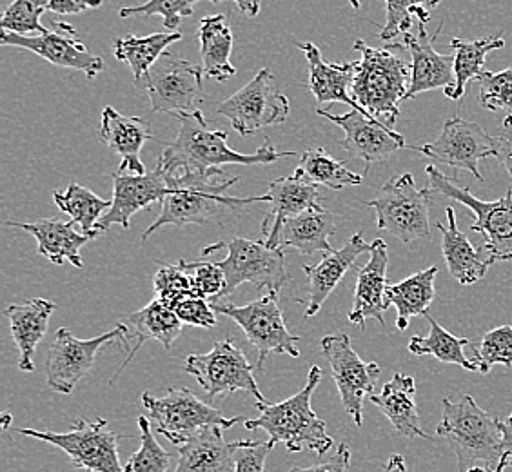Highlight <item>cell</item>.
I'll return each mask as SVG.
<instances>
[{
	"label": "cell",
	"instance_id": "cell-1",
	"mask_svg": "<svg viewBox=\"0 0 512 472\" xmlns=\"http://www.w3.org/2000/svg\"><path fill=\"white\" fill-rule=\"evenodd\" d=\"M178 137L158 157L157 171L166 180L206 175L211 169H220L227 164L235 166H258L273 164L276 160L289 158L295 151H276L266 140L255 153H238L227 146L226 131H211L206 118L198 109L191 115H180Z\"/></svg>",
	"mask_w": 512,
	"mask_h": 472
},
{
	"label": "cell",
	"instance_id": "cell-2",
	"mask_svg": "<svg viewBox=\"0 0 512 472\" xmlns=\"http://www.w3.org/2000/svg\"><path fill=\"white\" fill-rule=\"evenodd\" d=\"M240 178H226L222 169H211L206 175L166 180L171 193L162 200L157 220L144 231L142 240L157 233L160 227L186 226V224H217L224 211H240L256 202H271L269 195L262 197H227L226 191L235 186Z\"/></svg>",
	"mask_w": 512,
	"mask_h": 472
},
{
	"label": "cell",
	"instance_id": "cell-3",
	"mask_svg": "<svg viewBox=\"0 0 512 472\" xmlns=\"http://www.w3.org/2000/svg\"><path fill=\"white\" fill-rule=\"evenodd\" d=\"M322 376V369L313 365L304 389L295 396L280 404L256 402L260 416L255 420H246L244 427L247 431L262 429L275 445L284 443L289 453H302L304 449L318 456L329 453L335 447V440L327 433L324 420L311 407V396L322 382Z\"/></svg>",
	"mask_w": 512,
	"mask_h": 472
},
{
	"label": "cell",
	"instance_id": "cell-4",
	"mask_svg": "<svg viewBox=\"0 0 512 472\" xmlns=\"http://www.w3.org/2000/svg\"><path fill=\"white\" fill-rule=\"evenodd\" d=\"M355 51L362 55L356 66L351 95L360 108L394 129L400 117V104L411 82V66L394 53L391 46L371 48L364 40H356Z\"/></svg>",
	"mask_w": 512,
	"mask_h": 472
},
{
	"label": "cell",
	"instance_id": "cell-5",
	"mask_svg": "<svg viewBox=\"0 0 512 472\" xmlns=\"http://www.w3.org/2000/svg\"><path fill=\"white\" fill-rule=\"evenodd\" d=\"M442 407L444 414L436 433L451 445L460 472L473 467L496 471L502 456L500 420L483 411L471 394H465L458 402L444 398Z\"/></svg>",
	"mask_w": 512,
	"mask_h": 472
},
{
	"label": "cell",
	"instance_id": "cell-6",
	"mask_svg": "<svg viewBox=\"0 0 512 472\" xmlns=\"http://www.w3.org/2000/svg\"><path fill=\"white\" fill-rule=\"evenodd\" d=\"M425 173L429 177V191L434 198H451L473 211L476 222L471 229L485 236L480 249L489 258L491 266L496 262L512 260V187L507 189L505 197L494 202H483L474 197L469 189L456 186L453 178L447 177L436 166H427Z\"/></svg>",
	"mask_w": 512,
	"mask_h": 472
},
{
	"label": "cell",
	"instance_id": "cell-7",
	"mask_svg": "<svg viewBox=\"0 0 512 472\" xmlns=\"http://www.w3.org/2000/svg\"><path fill=\"white\" fill-rule=\"evenodd\" d=\"M218 249H227L226 258L217 262L226 275L224 296L231 295L244 284L267 289V293H280V289L289 282L284 249H271L264 240L255 242L242 236H233L224 242L204 247L202 256H209Z\"/></svg>",
	"mask_w": 512,
	"mask_h": 472
},
{
	"label": "cell",
	"instance_id": "cell-8",
	"mask_svg": "<svg viewBox=\"0 0 512 472\" xmlns=\"http://www.w3.org/2000/svg\"><path fill=\"white\" fill-rule=\"evenodd\" d=\"M140 400L146 409V418L175 447L211 425L231 429L238 422H246L242 416L224 418L220 409L200 400L186 387H171L164 396L144 393Z\"/></svg>",
	"mask_w": 512,
	"mask_h": 472
},
{
	"label": "cell",
	"instance_id": "cell-9",
	"mask_svg": "<svg viewBox=\"0 0 512 472\" xmlns=\"http://www.w3.org/2000/svg\"><path fill=\"white\" fill-rule=\"evenodd\" d=\"M429 187L418 189L411 173L393 177L385 182L373 200L365 206L376 211V226L402 242H413L431 236L429 209L433 204Z\"/></svg>",
	"mask_w": 512,
	"mask_h": 472
},
{
	"label": "cell",
	"instance_id": "cell-10",
	"mask_svg": "<svg viewBox=\"0 0 512 472\" xmlns=\"http://www.w3.org/2000/svg\"><path fill=\"white\" fill-rule=\"evenodd\" d=\"M211 307L215 313L231 318L244 331L258 353L256 371H264V362L269 354H287L293 358L300 356V349L296 345L300 338L287 329L278 293H267L247 305L211 304Z\"/></svg>",
	"mask_w": 512,
	"mask_h": 472
},
{
	"label": "cell",
	"instance_id": "cell-11",
	"mask_svg": "<svg viewBox=\"0 0 512 472\" xmlns=\"http://www.w3.org/2000/svg\"><path fill=\"white\" fill-rule=\"evenodd\" d=\"M184 369L197 380L207 400L244 391L256 402H267L256 384L255 365L231 338L217 342L209 353L189 354Z\"/></svg>",
	"mask_w": 512,
	"mask_h": 472
},
{
	"label": "cell",
	"instance_id": "cell-12",
	"mask_svg": "<svg viewBox=\"0 0 512 472\" xmlns=\"http://www.w3.org/2000/svg\"><path fill=\"white\" fill-rule=\"evenodd\" d=\"M20 434L51 443L68 454L69 460L88 472H126L119 460V434L109 429L104 418L88 422L84 418L75 420L68 433L17 429Z\"/></svg>",
	"mask_w": 512,
	"mask_h": 472
},
{
	"label": "cell",
	"instance_id": "cell-13",
	"mask_svg": "<svg viewBox=\"0 0 512 472\" xmlns=\"http://www.w3.org/2000/svg\"><path fill=\"white\" fill-rule=\"evenodd\" d=\"M138 88L148 89L155 113L191 115L204 100V69L166 51Z\"/></svg>",
	"mask_w": 512,
	"mask_h": 472
},
{
	"label": "cell",
	"instance_id": "cell-14",
	"mask_svg": "<svg viewBox=\"0 0 512 472\" xmlns=\"http://www.w3.org/2000/svg\"><path fill=\"white\" fill-rule=\"evenodd\" d=\"M128 338L129 327L124 324L117 325L106 335L91 340H80L68 327H60L48 351L46 382L55 393H73L80 380H84L91 373L100 349L117 340L129 351Z\"/></svg>",
	"mask_w": 512,
	"mask_h": 472
},
{
	"label": "cell",
	"instance_id": "cell-15",
	"mask_svg": "<svg viewBox=\"0 0 512 472\" xmlns=\"http://www.w3.org/2000/svg\"><path fill=\"white\" fill-rule=\"evenodd\" d=\"M273 80L271 69H260L255 79L218 104V115L226 117L242 137H249L258 129L284 124L291 106L286 95L275 88Z\"/></svg>",
	"mask_w": 512,
	"mask_h": 472
},
{
	"label": "cell",
	"instance_id": "cell-16",
	"mask_svg": "<svg viewBox=\"0 0 512 472\" xmlns=\"http://www.w3.org/2000/svg\"><path fill=\"white\" fill-rule=\"evenodd\" d=\"M320 351L331 365L345 413L353 418L356 427H362L365 398L375 394V385L382 373L380 365L364 362L345 333L324 336L320 340Z\"/></svg>",
	"mask_w": 512,
	"mask_h": 472
},
{
	"label": "cell",
	"instance_id": "cell-17",
	"mask_svg": "<svg viewBox=\"0 0 512 472\" xmlns=\"http://www.w3.org/2000/svg\"><path fill=\"white\" fill-rule=\"evenodd\" d=\"M413 149L447 168L467 169L478 182H483L480 160L496 157L498 138L491 137L476 122L453 117L445 120L442 133L434 142Z\"/></svg>",
	"mask_w": 512,
	"mask_h": 472
},
{
	"label": "cell",
	"instance_id": "cell-18",
	"mask_svg": "<svg viewBox=\"0 0 512 472\" xmlns=\"http://www.w3.org/2000/svg\"><path fill=\"white\" fill-rule=\"evenodd\" d=\"M0 44L33 51L53 66L82 71L88 79H95L104 71V60L93 55L88 46L77 39V31L66 22H55L53 31L37 37H22L17 33L2 31Z\"/></svg>",
	"mask_w": 512,
	"mask_h": 472
},
{
	"label": "cell",
	"instance_id": "cell-19",
	"mask_svg": "<svg viewBox=\"0 0 512 472\" xmlns=\"http://www.w3.org/2000/svg\"><path fill=\"white\" fill-rule=\"evenodd\" d=\"M320 117L331 120L335 126L344 129V140L340 146L351 158H360L367 168L375 162L391 157L396 151L407 148L405 138L393 128L385 126L373 115L351 109L345 115H333L327 109H316Z\"/></svg>",
	"mask_w": 512,
	"mask_h": 472
},
{
	"label": "cell",
	"instance_id": "cell-20",
	"mask_svg": "<svg viewBox=\"0 0 512 472\" xmlns=\"http://www.w3.org/2000/svg\"><path fill=\"white\" fill-rule=\"evenodd\" d=\"M418 31L405 33L402 44L393 46L396 50H405L411 53V82L405 100L414 99L416 95L433 91V89H449L454 86V55H442L434 50V39L444 30V24L436 30L431 37L427 33V20H416Z\"/></svg>",
	"mask_w": 512,
	"mask_h": 472
},
{
	"label": "cell",
	"instance_id": "cell-21",
	"mask_svg": "<svg viewBox=\"0 0 512 472\" xmlns=\"http://www.w3.org/2000/svg\"><path fill=\"white\" fill-rule=\"evenodd\" d=\"M113 180V200L111 209L97 224V231L104 233L109 227L120 226L128 229L131 218L144 207L162 204V200L171 193L166 178L157 169L146 175H135L126 171L111 173Z\"/></svg>",
	"mask_w": 512,
	"mask_h": 472
},
{
	"label": "cell",
	"instance_id": "cell-22",
	"mask_svg": "<svg viewBox=\"0 0 512 472\" xmlns=\"http://www.w3.org/2000/svg\"><path fill=\"white\" fill-rule=\"evenodd\" d=\"M387 267H389V247L382 238H376L369 251V262L358 267L356 278L355 304L349 313V322L365 329L369 318L384 327V313L391 302L387 300Z\"/></svg>",
	"mask_w": 512,
	"mask_h": 472
},
{
	"label": "cell",
	"instance_id": "cell-23",
	"mask_svg": "<svg viewBox=\"0 0 512 472\" xmlns=\"http://www.w3.org/2000/svg\"><path fill=\"white\" fill-rule=\"evenodd\" d=\"M296 46L306 55L307 68H309L307 89L313 93L318 109H327L325 106L333 102H344L356 111L367 113L356 104L353 95L349 93V89L355 82L358 62L331 64V62H325L322 51L318 50L313 42H298Z\"/></svg>",
	"mask_w": 512,
	"mask_h": 472
},
{
	"label": "cell",
	"instance_id": "cell-24",
	"mask_svg": "<svg viewBox=\"0 0 512 472\" xmlns=\"http://www.w3.org/2000/svg\"><path fill=\"white\" fill-rule=\"evenodd\" d=\"M373 244H367L362 233L351 236L344 247L336 249L333 253H327L316 266H304L307 280H309V298H307L306 318L315 316L325 300L335 291L336 286L342 282L345 273L353 269L356 258L371 251Z\"/></svg>",
	"mask_w": 512,
	"mask_h": 472
},
{
	"label": "cell",
	"instance_id": "cell-25",
	"mask_svg": "<svg viewBox=\"0 0 512 472\" xmlns=\"http://www.w3.org/2000/svg\"><path fill=\"white\" fill-rule=\"evenodd\" d=\"M99 131L106 146L122 158L120 171L146 175V168L140 160V151L149 138H153L146 118L126 117L120 115L117 109L108 106L102 109Z\"/></svg>",
	"mask_w": 512,
	"mask_h": 472
},
{
	"label": "cell",
	"instance_id": "cell-26",
	"mask_svg": "<svg viewBox=\"0 0 512 472\" xmlns=\"http://www.w3.org/2000/svg\"><path fill=\"white\" fill-rule=\"evenodd\" d=\"M267 195L271 198V211L262 222V236L267 247L278 249L276 242L282 226L289 218L296 217L311 207L320 206V193L315 184L291 175L271 182Z\"/></svg>",
	"mask_w": 512,
	"mask_h": 472
},
{
	"label": "cell",
	"instance_id": "cell-27",
	"mask_svg": "<svg viewBox=\"0 0 512 472\" xmlns=\"http://www.w3.org/2000/svg\"><path fill=\"white\" fill-rule=\"evenodd\" d=\"M6 226L19 227L35 236L39 244V255L48 258L53 264L62 266L64 262H69L77 269L84 266L80 258V247L86 246L89 240L99 236V233H79L75 229V222H62L59 218H42L39 222L31 224L6 222Z\"/></svg>",
	"mask_w": 512,
	"mask_h": 472
},
{
	"label": "cell",
	"instance_id": "cell-28",
	"mask_svg": "<svg viewBox=\"0 0 512 472\" xmlns=\"http://www.w3.org/2000/svg\"><path fill=\"white\" fill-rule=\"evenodd\" d=\"M338 231V217L322 206L311 207L289 218L278 233V249H296L300 255L333 253L329 238Z\"/></svg>",
	"mask_w": 512,
	"mask_h": 472
},
{
	"label": "cell",
	"instance_id": "cell-29",
	"mask_svg": "<svg viewBox=\"0 0 512 472\" xmlns=\"http://www.w3.org/2000/svg\"><path fill=\"white\" fill-rule=\"evenodd\" d=\"M57 305L44 298H31L22 304H13L4 311L11 325V335L19 347V369L24 373L35 371V351L48 333L50 318Z\"/></svg>",
	"mask_w": 512,
	"mask_h": 472
},
{
	"label": "cell",
	"instance_id": "cell-30",
	"mask_svg": "<svg viewBox=\"0 0 512 472\" xmlns=\"http://www.w3.org/2000/svg\"><path fill=\"white\" fill-rule=\"evenodd\" d=\"M224 427L211 425L177 445L175 472H235L233 443L224 440Z\"/></svg>",
	"mask_w": 512,
	"mask_h": 472
},
{
	"label": "cell",
	"instance_id": "cell-31",
	"mask_svg": "<svg viewBox=\"0 0 512 472\" xmlns=\"http://www.w3.org/2000/svg\"><path fill=\"white\" fill-rule=\"evenodd\" d=\"M447 224L438 222L436 227L442 233V253L449 273L458 284L473 286L487 275L491 262L482 249H476L471 240L463 235L456 224V213L453 207L445 209Z\"/></svg>",
	"mask_w": 512,
	"mask_h": 472
},
{
	"label": "cell",
	"instance_id": "cell-32",
	"mask_svg": "<svg viewBox=\"0 0 512 472\" xmlns=\"http://www.w3.org/2000/svg\"><path fill=\"white\" fill-rule=\"evenodd\" d=\"M414 396L416 384L413 376L394 373L393 378L384 385L382 393L373 394L369 400L387 416L396 433L405 438H425L433 442V438L420 425V414Z\"/></svg>",
	"mask_w": 512,
	"mask_h": 472
},
{
	"label": "cell",
	"instance_id": "cell-33",
	"mask_svg": "<svg viewBox=\"0 0 512 472\" xmlns=\"http://www.w3.org/2000/svg\"><path fill=\"white\" fill-rule=\"evenodd\" d=\"M126 322L133 327L131 338L135 340V345L129 349L124 364L120 365L119 371L109 380V385L115 384V380L126 369V365L133 360V356L137 354L142 345L149 342V340H157L166 349H169L182 333V325H184L169 305L162 304L158 300H153L146 307H142L135 313L126 316Z\"/></svg>",
	"mask_w": 512,
	"mask_h": 472
},
{
	"label": "cell",
	"instance_id": "cell-34",
	"mask_svg": "<svg viewBox=\"0 0 512 472\" xmlns=\"http://www.w3.org/2000/svg\"><path fill=\"white\" fill-rule=\"evenodd\" d=\"M200 57L204 75L218 82H227L237 75L235 66H231L233 50V31L224 15H209L200 22L198 28Z\"/></svg>",
	"mask_w": 512,
	"mask_h": 472
},
{
	"label": "cell",
	"instance_id": "cell-35",
	"mask_svg": "<svg viewBox=\"0 0 512 472\" xmlns=\"http://www.w3.org/2000/svg\"><path fill=\"white\" fill-rule=\"evenodd\" d=\"M438 276V266H431L405 278L398 284H389L387 300L396 307V329L405 331L414 316H425L433 304L434 280Z\"/></svg>",
	"mask_w": 512,
	"mask_h": 472
},
{
	"label": "cell",
	"instance_id": "cell-36",
	"mask_svg": "<svg viewBox=\"0 0 512 472\" xmlns=\"http://www.w3.org/2000/svg\"><path fill=\"white\" fill-rule=\"evenodd\" d=\"M178 40H182L180 31L153 33L148 37L128 35V37H120L113 42V55H115V59L128 64L135 84L140 86L144 77L148 75L149 69L153 68L169 46Z\"/></svg>",
	"mask_w": 512,
	"mask_h": 472
},
{
	"label": "cell",
	"instance_id": "cell-37",
	"mask_svg": "<svg viewBox=\"0 0 512 472\" xmlns=\"http://www.w3.org/2000/svg\"><path fill=\"white\" fill-rule=\"evenodd\" d=\"M503 46L505 40L502 33L498 37H483L478 40H451V48L454 50V86L444 89L445 97L451 100L463 99L467 86L480 77L485 57L491 51L502 50Z\"/></svg>",
	"mask_w": 512,
	"mask_h": 472
},
{
	"label": "cell",
	"instance_id": "cell-38",
	"mask_svg": "<svg viewBox=\"0 0 512 472\" xmlns=\"http://www.w3.org/2000/svg\"><path fill=\"white\" fill-rule=\"evenodd\" d=\"M293 175L304 182L329 187L333 191H340L347 186H360L364 182V175L351 171L345 166V162L336 160L324 148L304 151Z\"/></svg>",
	"mask_w": 512,
	"mask_h": 472
},
{
	"label": "cell",
	"instance_id": "cell-39",
	"mask_svg": "<svg viewBox=\"0 0 512 472\" xmlns=\"http://www.w3.org/2000/svg\"><path fill=\"white\" fill-rule=\"evenodd\" d=\"M425 320L431 325V331L427 336H413L407 345L409 353L414 356H433L444 364L460 365L465 371L478 373V365L465 354V347L471 345V340L451 335L429 313L425 315Z\"/></svg>",
	"mask_w": 512,
	"mask_h": 472
},
{
	"label": "cell",
	"instance_id": "cell-40",
	"mask_svg": "<svg viewBox=\"0 0 512 472\" xmlns=\"http://www.w3.org/2000/svg\"><path fill=\"white\" fill-rule=\"evenodd\" d=\"M53 200L64 211L71 222L82 229V233H99L97 224L111 209V202L97 197L88 187L80 186L79 182H71L66 191H55ZM100 235V233H99Z\"/></svg>",
	"mask_w": 512,
	"mask_h": 472
},
{
	"label": "cell",
	"instance_id": "cell-41",
	"mask_svg": "<svg viewBox=\"0 0 512 472\" xmlns=\"http://www.w3.org/2000/svg\"><path fill=\"white\" fill-rule=\"evenodd\" d=\"M442 0H385V24L380 31V39H402L405 33H409L416 20L431 19V11Z\"/></svg>",
	"mask_w": 512,
	"mask_h": 472
},
{
	"label": "cell",
	"instance_id": "cell-42",
	"mask_svg": "<svg viewBox=\"0 0 512 472\" xmlns=\"http://www.w3.org/2000/svg\"><path fill=\"white\" fill-rule=\"evenodd\" d=\"M138 429H140V449L137 453L131 454L124 471L126 472H169L173 465L171 454L155 440L151 431V422L142 414L138 418Z\"/></svg>",
	"mask_w": 512,
	"mask_h": 472
},
{
	"label": "cell",
	"instance_id": "cell-43",
	"mask_svg": "<svg viewBox=\"0 0 512 472\" xmlns=\"http://www.w3.org/2000/svg\"><path fill=\"white\" fill-rule=\"evenodd\" d=\"M50 10V0H13L2 15V31L30 37L31 33L44 35L48 30L40 24V17Z\"/></svg>",
	"mask_w": 512,
	"mask_h": 472
},
{
	"label": "cell",
	"instance_id": "cell-44",
	"mask_svg": "<svg viewBox=\"0 0 512 472\" xmlns=\"http://www.w3.org/2000/svg\"><path fill=\"white\" fill-rule=\"evenodd\" d=\"M480 104L489 111H507L503 128H512V68L491 73H480Z\"/></svg>",
	"mask_w": 512,
	"mask_h": 472
},
{
	"label": "cell",
	"instance_id": "cell-45",
	"mask_svg": "<svg viewBox=\"0 0 512 472\" xmlns=\"http://www.w3.org/2000/svg\"><path fill=\"white\" fill-rule=\"evenodd\" d=\"M474 364L478 365V373L487 374L493 365L512 367V325H502L483 335L478 347H473Z\"/></svg>",
	"mask_w": 512,
	"mask_h": 472
},
{
	"label": "cell",
	"instance_id": "cell-46",
	"mask_svg": "<svg viewBox=\"0 0 512 472\" xmlns=\"http://www.w3.org/2000/svg\"><path fill=\"white\" fill-rule=\"evenodd\" d=\"M155 300L169 305L171 309L191 296H198L193 276L180 266H160L153 278Z\"/></svg>",
	"mask_w": 512,
	"mask_h": 472
},
{
	"label": "cell",
	"instance_id": "cell-47",
	"mask_svg": "<svg viewBox=\"0 0 512 472\" xmlns=\"http://www.w3.org/2000/svg\"><path fill=\"white\" fill-rule=\"evenodd\" d=\"M200 0H148L142 6H128L119 11L120 19L129 17H153L158 15L164 20V26L177 31L180 20L188 19L195 13V4Z\"/></svg>",
	"mask_w": 512,
	"mask_h": 472
},
{
	"label": "cell",
	"instance_id": "cell-48",
	"mask_svg": "<svg viewBox=\"0 0 512 472\" xmlns=\"http://www.w3.org/2000/svg\"><path fill=\"white\" fill-rule=\"evenodd\" d=\"M178 266L182 269H193V284L197 289L198 296L209 298L211 304L217 302V298H222L226 293V275L218 267L217 262H184L180 260Z\"/></svg>",
	"mask_w": 512,
	"mask_h": 472
},
{
	"label": "cell",
	"instance_id": "cell-49",
	"mask_svg": "<svg viewBox=\"0 0 512 472\" xmlns=\"http://www.w3.org/2000/svg\"><path fill=\"white\" fill-rule=\"evenodd\" d=\"M275 449V443L253 442V440H238L233 443V460L235 472H264L266 471L267 456Z\"/></svg>",
	"mask_w": 512,
	"mask_h": 472
},
{
	"label": "cell",
	"instance_id": "cell-50",
	"mask_svg": "<svg viewBox=\"0 0 512 472\" xmlns=\"http://www.w3.org/2000/svg\"><path fill=\"white\" fill-rule=\"evenodd\" d=\"M173 311L177 313L182 324L193 325V327H202V329H211L217 325V315L211 304H207L206 298L202 296H191L182 302H178Z\"/></svg>",
	"mask_w": 512,
	"mask_h": 472
},
{
	"label": "cell",
	"instance_id": "cell-51",
	"mask_svg": "<svg viewBox=\"0 0 512 472\" xmlns=\"http://www.w3.org/2000/svg\"><path fill=\"white\" fill-rule=\"evenodd\" d=\"M349 465H351V451L345 443H338L333 458L315 463L311 467H295L289 472H347Z\"/></svg>",
	"mask_w": 512,
	"mask_h": 472
},
{
	"label": "cell",
	"instance_id": "cell-52",
	"mask_svg": "<svg viewBox=\"0 0 512 472\" xmlns=\"http://www.w3.org/2000/svg\"><path fill=\"white\" fill-rule=\"evenodd\" d=\"M104 0H50V11L59 15H75L82 11L97 10Z\"/></svg>",
	"mask_w": 512,
	"mask_h": 472
},
{
	"label": "cell",
	"instance_id": "cell-53",
	"mask_svg": "<svg viewBox=\"0 0 512 472\" xmlns=\"http://www.w3.org/2000/svg\"><path fill=\"white\" fill-rule=\"evenodd\" d=\"M500 429H502V456L496 472H503L507 467H512V413L509 418L500 420Z\"/></svg>",
	"mask_w": 512,
	"mask_h": 472
},
{
	"label": "cell",
	"instance_id": "cell-54",
	"mask_svg": "<svg viewBox=\"0 0 512 472\" xmlns=\"http://www.w3.org/2000/svg\"><path fill=\"white\" fill-rule=\"evenodd\" d=\"M498 138V151L496 158L503 164V168L507 169V173L512 178V128H503L502 135Z\"/></svg>",
	"mask_w": 512,
	"mask_h": 472
},
{
	"label": "cell",
	"instance_id": "cell-55",
	"mask_svg": "<svg viewBox=\"0 0 512 472\" xmlns=\"http://www.w3.org/2000/svg\"><path fill=\"white\" fill-rule=\"evenodd\" d=\"M211 2H220V0H211ZM237 4L238 10L242 11L247 17H256L260 13V0H231Z\"/></svg>",
	"mask_w": 512,
	"mask_h": 472
},
{
	"label": "cell",
	"instance_id": "cell-56",
	"mask_svg": "<svg viewBox=\"0 0 512 472\" xmlns=\"http://www.w3.org/2000/svg\"><path fill=\"white\" fill-rule=\"evenodd\" d=\"M385 472H409L405 467V460L402 454H393L385 465Z\"/></svg>",
	"mask_w": 512,
	"mask_h": 472
},
{
	"label": "cell",
	"instance_id": "cell-57",
	"mask_svg": "<svg viewBox=\"0 0 512 472\" xmlns=\"http://www.w3.org/2000/svg\"><path fill=\"white\" fill-rule=\"evenodd\" d=\"M467 472H496L491 471V469H485V467H473V469H469Z\"/></svg>",
	"mask_w": 512,
	"mask_h": 472
},
{
	"label": "cell",
	"instance_id": "cell-58",
	"mask_svg": "<svg viewBox=\"0 0 512 472\" xmlns=\"http://www.w3.org/2000/svg\"><path fill=\"white\" fill-rule=\"evenodd\" d=\"M351 2V6L355 8V10H358L360 8V0H349Z\"/></svg>",
	"mask_w": 512,
	"mask_h": 472
}]
</instances>
